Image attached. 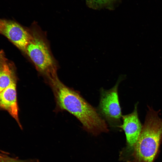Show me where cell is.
Wrapping results in <instances>:
<instances>
[{
	"label": "cell",
	"mask_w": 162,
	"mask_h": 162,
	"mask_svg": "<svg viewBox=\"0 0 162 162\" xmlns=\"http://www.w3.org/2000/svg\"><path fill=\"white\" fill-rule=\"evenodd\" d=\"M0 34L25 52L31 34L19 23L13 20L0 18Z\"/></svg>",
	"instance_id": "8992f818"
},
{
	"label": "cell",
	"mask_w": 162,
	"mask_h": 162,
	"mask_svg": "<svg viewBox=\"0 0 162 162\" xmlns=\"http://www.w3.org/2000/svg\"><path fill=\"white\" fill-rule=\"evenodd\" d=\"M15 66L7 58L3 50H0V92L16 81Z\"/></svg>",
	"instance_id": "ba28073f"
},
{
	"label": "cell",
	"mask_w": 162,
	"mask_h": 162,
	"mask_svg": "<svg viewBox=\"0 0 162 162\" xmlns=\"http://www.w3.org/2000/svg\"><path fill=\"white\" fill-rule=\"evenodd\" d=\"M119 83L118 81L113 87L108 90L102 88L100 92L99 111L109 122L111 123L119 122L122 116L118 93Z\"/></svg>",
	"instance_id": "277c9868"
},
{
	"label": "cell",
	"mask_w": 162,
	"mask_h": 162,
	"mask_svg": "<svg viewBox=\"0 0 162 162\" xmlns=\"http://www.w3.org/2000/svg\"><path fill=\"white\" fill-rule=\"evenodd\" d=\"M7 162H35L34 160H22L10 157Z\"/></svg>",
	"instance_id": "30bf717a"
},
{
	"label": "cell",
	"mask_w": 162,
	"mask_h": 162,
	"mask_svg": "<svg viewBox=\"0 0 162 162\" xmlns=\"http://www.w3.org/2000/svg\"><path fill=\"white\" fill-rule=\"evenodd\" d=\"M148 109L139 137L126 162H154L157 158L162 141V118L158 111Z\"/></svg>",
	"instance_id": "7a4b0ae2"
},
{
	"label": "cell",
	"mask_w": 162,
	"mask_h": 162,
	"mask_svg": "<svg viewBox=\"0 0 162 162\" xmlns=\"http://www.w3.org/2000/svg\"><path fill=\"white\" fill-rule=\"evenodd\" d=\"M119 0H87L88 5L90 8L98 9L110 7Z\"/></svg>",
	"instance_id": "9c48e42d"
},
{
	"label": "cell",
	"mask_w": 162,
	"mask_h": 162,
	"mask_svg": "<svg viewBox=\"0 0 162 162\" xmlns=\"http://www.w3.org/2000/svg\"><path fill=\"white\" fill-rule=\"evenodd\" d=\"M10 157L0 152V162H7Z\"/></svg>",
	"instance_id": "8fae6325"
},
{
	"label": "cell",
	"mask_w": 162,
	"mask_h": 162,
	"mask_svg": "<svg viewBox=\"0 0 162 162\" xmlns=\"http://www.w3.org/2000/svg\"><path fill=\"white\" fill-rule=\"evenodd\" d=\"M48 79L59 108L74 115L83 129L94 136L109 131L104 120L79 92L64 85L57 75Z\"/></svg>",
	"instance_id": "6da1fadb"
},
{
	"label": "cell",
	"mask_w": 162,
	"mask_h": 162,
	"mask_svg": "<svg viewBox=\"0 0 162 162\" xmlns=\"http://www.w3.org/2000/svg\"><path fill=\"white\" fill-rule=\"evenodd\" d=\"M138 103L135 105L132 113L122 116L123 123L118 126L123 130L126 136L127 146L121 154L123 157H127L130 154L142 130L143 125L140 120L137 112Z\"/></svg>",
	"instance_id": "5b68a950"
},
{
	"label": "cell",
	"mask_w": 162,
	"mask_h": 162,
	"mask_svg": "<svg viewBox=\"0 0 162 162\" xmlns=\"http://www.w3.org/2000/svg\"><path fill=\"white\" fill-rule=\"evenodd\" d=\"M16 83V81L13 82L0 92V108L7 110L22 128L18 116Z\"/></svg>",
	"instance_id": "52a82bcc"
},
{
	"label": "cell",
	"mask_w": 162,
	"mask_h": 162,
	"mask_svg": "<svg viewBox=\"0 0 162 162\" xmlns=\"http://www.w3.org/2000/svg\"><path fill=\"white\" fill-rule=\"evenodd\" d=\"M30 33V40L25 53L38 70L48 78L57 74L55 62L44 38L37 30H32Z\"/></svg>",
	"instance_id": "3957f363"
}]
</instances>
